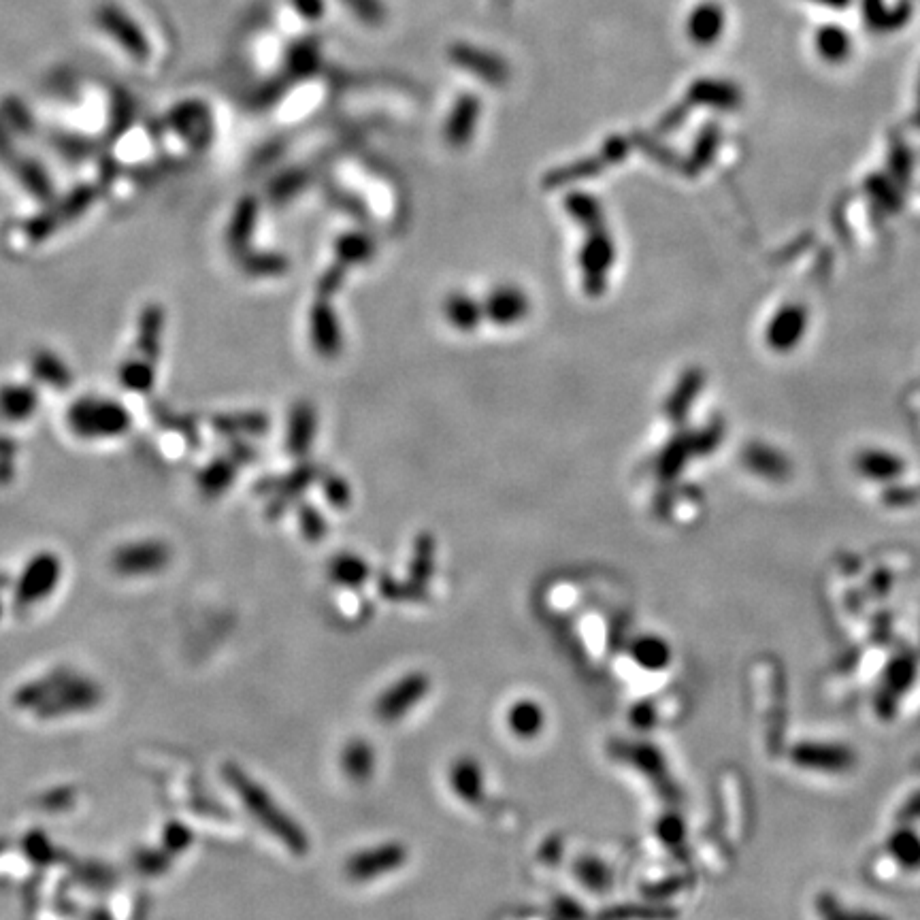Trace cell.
<instances>
[{"instance_id":"obj_18","label":"cell","mask_w":920,"mask_h":920,"mask_svg":"<svg viewBox=\"0 0 920 920\" xmlns=\"http://www.w3.org/2000/svg\"><path fill=\"white\" fill-rule=\"evenodd\" d=\"M32 371H37L39 380L52 386H64L71 382V371L69 367L62 363V360L56 354H39L35 360H32Z\"/></svg>"},{"instance_id":"obj_22","label":"cell","mask_w":920,"mask_h":920,"mask_svg":"<svg viewBox=\"0 0 920 920\" xmlns=\"http://www.w3.org/2000/svg\"><path fill=\"white\" fill-rule=\"evenodd\" d=\"M230 482V471L224 463H216V465H211L207 471H203L201 475V484H203V490L211 492V490H220L224 488L226 484Z\"/></svg>"},{"instance_id":"obj_13","label":"cell","mask_w":920,"mask_h":920,"mask_svg":"<svg viewBox=\"0 0 920 920\" xmlns=\"http://www.w3.org/2000/svg\"><path fill=\"white\" fill-rule=\"evenodd\" d=\"M507 727L518 739H535L546 727V712L533 699H520L507 710Z\"/></svg>"},{"instance_id":"obj_10","label":"cell","mask_w":920,"mask_h":920,"mask_svg":"<svg viewBox=\"0 0 920 920\" xmlns=\"http://www.w3.org/2000/svg\"><path fill=\"white\" fill-rule=\"evenodd\" d=\"M169 124L190 143L205 145L209 141L211 120L203 103L186 101L182 105H177L169 113Z\"/></svg>"},{"instance_id":"obj_4","label":"cell","mask_w":920,"mask_h":920,"mask_svg":"<svg viewBox=\"0 0 920 920\" xmlns=\"http://www.w3.org/2000/svg\"><path fill=\"white\" fill-rule=\"evenodd\" d=\"M431 693V678L424 671H409L392 682L375 701V716L386 725L403 720Z\"/></svg>"},{"instance_id":"obj_8","label":"cell","mask_w":920,"mask_h":920,"mask_svg":"<svg viewBox=\"0 0 920 920\" xmlns=\"http://www.w3.org/2000/svg\"><path fill=\"white\" fill-rule=\"evenodd\" d=\"M62 573V565L56 554H39L37 558L26 565L20 584H18V599L22 603H37L45 599L49 593H54Z\"/></svg>"},{"instance_id":"obj_14","label":"cell","mask_w":920,"mask_h":920,"mask_svg":"<svg viewBox=\"0 0 920 920\" xmlns=\"http://www.w3.org/2000/svg\"><path fill=\"white\" fill-rule=\"evenodd\" d=\"M573 876L578 878L588 891L605 893L612 884V872L597 857H580L573 863Z\"/></svg>"},{"instance_id":"obj_24","label":"cell","mask_w":920,"mask_h":920,"mask_svg":"<svg viewBox=\"0 0 920 920\" xmlns=\"http://www.w3.org/2000/svg\"><path fill=\"white\" fill-rule=\"evenodd\" d=\"M631 720H633V725L639 727V729H644V727H650L652 725V720H654V712L648 703H639L633 708L631 712Z\"/></svg>"},{"instance_id":"obj_15","label":"cell","mask_w":920,"mask_h":920,"mask_svg":"<svg viewBox=\"0 0 920 920\" xmlns=\"http://www.w3.org/2000/svg\"><path fill=\"white\" fill-rule=\"evenodd\" d=\"M11 164L15 169V175L20 177V182L26 186V190L41 196V199H45V196L52 194V182H49L45 169L41 167L37 160H28V158L15 156V160Z\"/></svg>"},{"instance_id":"obj_12","label":"cell","mask_w":920,"mask_h":920,"mask_svg":"<svg viewBox=\"0 0 920 920\" xmlns=\"http://www.w3.org/2000/svg\"><path fill=\"white\" fill-rule=\"evenodd\" d=\"M39 407V394L26 384L0 386V416L11 422H24Z\"/></svg>"},{"instance_id":"obj_17","label":"cell","mask_w":920,"mask_h":920,"mask_svg":"<svg viewBox=\"0 0 920 920\" xmlns=\"http://www.w3.org/2000/svg\"><path fill=\"white\" fill-rule=\"evenodd\" d=\"M156 380V371L147 360H128V363L120 371V382L124 388L133 390V392H147L154 386Z\"/></svg>"},{"instance_id":"obj_11","label":"cell","mask_w":920,"mask_h":920,"mask_svg":"<svg viewBox=\"0 0 920 920\" xmlns=\"http://www.w3.org/2000/svg\"><path fill=\"white\" fill-rule=\"evenodd\" d=\"M341 771L345 778L356 782V784H365L373 778L375 774V765H377V754L375 748L363 737H354L348 744L343 746L341 757H339Z\"/></svg>"},{"instance_id":"obj_16","label":"cell","mask_w":920,"mask_h":920,"mask_svg":"<svg viewBox=\"0 0 920 920\" xmlns=\"http://www.w3.org/2000/svg\"><path fill=\"white\" fill-rule=\"evenodd\" d=\"M367 573L369 569L365 561H360V558L350 556V554L337 556L331 565L333 580L341 586H360L367 580Z\"/></svg>"},{"instance_id":"obj_2","label":"cell","mask_w":920,"mask_h":920,"mask_svg":"<svg viewBox=\"0 0 920 920\" xmlns=\"http://www.w3.org/2000/svg\"><path fill=\"white\" fill-rule=\"evenodd\" d=\"M133 418H130L128 409L115 399L109 397H79L67 409V429L86 441H107L124 437Z\"/></svg>"},{"instance_id":"obj_21","label":"cell","mask_w":920,"mask_h":920,"mask_svg":"<svg viewBox=\"0 0 920 920\" xmlns=\"http://www.w3.org/2000/svg\"><path fill=\"white\" fill-rule=\"evenodd\" d=\"M433 571V544H431V539H422L418 548H416V556H414V565H412V575H414V584L422 586L429 582V575Z\"/></svg>"},{"instance_id":"obj_7","label":"cell","mask_w":920,"mask_h":920,"mask_svg":"<svg viewBox=\"0 0 920 920\" xmlns=\"http://www.w3.org/2000/svg\"><path fill=\"white\" fill-rule=\"evenodd\" d=\"M171 561V548L158 539H141L135 544L118 548L111 556L115 573L135 578V575H152L162 571Z\"/></svg>"},{"instance_id":"obj_1","label":"cell","mask_w":920,"mask_h":920,"mask_svg":"<svg viewBox=\"0 0 920 920\" xmlns=\"http://www.w3.org/2000/svg\"><path fill=\"white\" fill-rule=\"evenodd\" d=\"M224 776L228 784L233 786V791L241 797L245 810L252 814L256 823L267 829L279 844H284L292 854L305 857L309 852V835L305 829L294 820L282 805H279L265 786L252 780L245 771L237 765H228L224 769Z\"/></svg>"},{"instance_id":"obj_6","label":"cell","mask_w":920,"mask_h":920,"mask_svg":"<svg viewBox=\"0 0 920 920\" xmlns=\"http://www.w3.org/2000/svg\"><path fill=\"white\" fill-rule=\"evenodd\" d=\"M409 852L401 842H384L360 852L345 861V876L352 882H369L399 872L407 863Z\"/></svg>"},{"instance_id":"obj_9","label":"cell","mask_w":920,"mask_h":920,"mask_svg":"<svg viewBox=\"0 0 920 920\" xmlns=\"http://www.w3.org/2000/svg\"><path fill=\"white\" fill-rule=\"evenodd\" d=\"M450 788L454 795L465 801L469 805H480L486 795V778H484V769L478 759L469 757H458L452 767H450Z\"/></svg>"},{"instance_id":"obj_23","label":"cell","mask_w":920,"mask_h":920,"mask_svg":"<svg viewBox=\"0 0 920 920\" xmlns=\"http://www.w3.org/2000/svg\"><path fill=\"white\" fill-rule=\"evenodd\" d=\"M556 920H584L586 912L580 908V903H575L569 897H558L554 903Z\"/></svg>"},{"instance_id":"obj_5","label":"cell","mask_w":920,"mask_h":920,"mask_svg":"<svg viewBox=\"0 0 920 920\" xmlns=\"http://www.w3.org/2000/svg\"><path fill=\"white\" fill-rule=\"evenodd\" d=\"M94 22L101 28L105 35L118 43L124 52L137 60L145 62L150 58V41H147L143 28L135 22L133 15L115 3H103L94 11Z\"/></svg>"},{"instance_id":"obj_20","label":"cell","mask_w":920,"mask_h":920,"mask_svg":"<svg viewBox=\"0 0 920 920\" xmlns=\"http://www.w3.org/2000/svg\"><path fill=\"white\" fill-rule=\"evenodd\" d=\"M667 644H663L661 639L656 637H642L639 642L633 646V659L648 669L663 667L667 663Z\"/></svg>"},{"instance_id":"obj_3","label":"cell","mask_w":920,"mask_h":920,"mask_svg":"<svg viewBox=\"0 0 920 920\" xmlns=\"http://www.w3.org/2000/svg\"><path fill=\"white\" fill-rule=\"evenodd\" d=\"M98 688L88 680L77 676L54 673L45 680H39L20 693L22 705H32L39 714H67L77 710H88L98 701Z\"/></svg>"},{"instance_id":"obj_19","label":"cell","mask_w":920,"mask_h":920,"mask_svg":"<svg viewBox=\"0 0 920 920\" xmlns=\"http://www.w3.org/2000/svg\"><path fill=\"white\" fill-rule=\"evenodd\" d=\"M160 333H162V311L158 305L147 309L141 318V333H139V348L152 360L160 348Z\"/></svg>"}]
</instances>
